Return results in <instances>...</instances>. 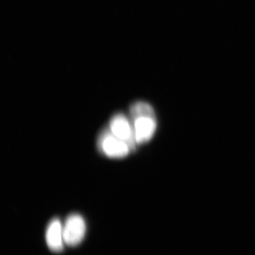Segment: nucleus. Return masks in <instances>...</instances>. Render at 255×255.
Returning <instances> with one entry per match:
<instances>
[{
  "mask_svg": "<svg viewBox=\"0 0 255 255\" xmlns=\"http://www.w3.org/2000/svg\"><path fill=\"white\" fill-rule=\"evenodd\" d=\"M98 146L105 155L113 158L125 157L132 151L129 146L114 135L109 128L104 129L100 133Z\"/></svg>",
  "mask_w": 255,
  "mask_h": 255,
  "instance_id": "nucleus-1",
  "label": "nucleus"
},
{
  "mask_svg": "<svg viewBox=\"0 0 255 255\" xmlns=\"http://www.w3.org/2000/svg\"><path fill=\"white\" fill-rule=\"evenodd\" d=\"M129 111L131 119L142 116L156 118L155 112L153 110L151 105L145 103V102H136L130 106Z\"/></svg>",
  "mask_w": 255,
  "mask_h": 255,
  "instance_id": "nucleus-6",
  "label": "nucleus"
},
{
  "mask_svg": "<svg viewBox=\"0 0 255 255\" xmlns=\"http://www.w3.org/2000/svg\"><path fill=\"white\" fill-rule=\"evenodd\" d=\"M46 241L48 247L55 253H60L63 250L64 240L63 225L58 219H54L50 222L46 231Z\"/></svg>",
  "mask_w": 255,
  "mask_h": 255,
  "instance_id": "nucleus-5",
  "label": "nucleus"
},
{
  "mask_svg": "<svg viewBox=\"0 0 255 255\" xmlns=\"http://www.w3.org/2000/svg\"><path fill=\"white\" fill-rule=\"evenodd\" d=\"M132 120L136 144H142L149 141L157 129L156 118L142 116L136 117Z\"/></svg>",
  "mask_w": 255,
  "mask_h": 255,
  "instance_id": "nucleus-4",
  "label": "nucleus"
},
{
  "mask_svg": "<svg viewBox=\"0 0 255 255\" xmlns=\"http://www.w3.org/2000/svg\"><path fill=\"white\" fill-rule=\"evenodd\" d=\"M64 240L69 247L77 246L84 239L86 233V223L81 215L69 216L63 225Z\"/></svg>",
  "mask_w": 255,
  "mask_h": 255,
  "instance_id": "nucleus-3",
  "label": "nucleus"
},
{
  "mask_svg": "<svg viewBox=\"0 0 255 255\" xmlns=\"http://www.w3.org/2000/svg\"><path fill=\"white\" fill-rule=\"evenodd\" d=\"M108 128L114 135L126 142L131 151L135 148L136 143L132 123L125 115L121 113L114 115L110 121Z\"/></svg>",
  "mask_w": 255,
  "mask_h": 255,
  "instance_id": "nucleus-2",
  "label": "nucleus"
}]
</instances>
